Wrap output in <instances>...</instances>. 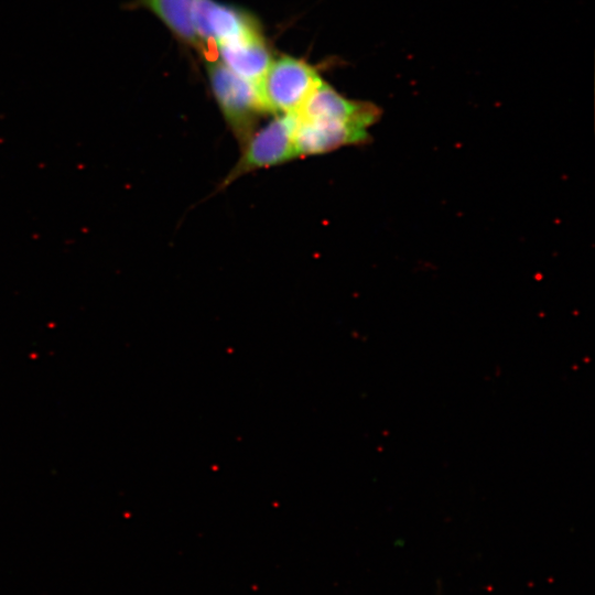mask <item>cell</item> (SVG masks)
I'll use <instances>...</instances> for the list:
<instances>
[{"mask_svg":"<svg viewBox=\"0 0 595 595\" xmlns=\"http://www.w3.org/2000/svg\"><path fill=\"white\" fill-rule=\"evenodd\" d=\"M207 75L217 106L240 147L267 113L257 85L235 74L219 60L208 61Z\"/></svg>","mask_w":595,"mask_h":595,"instance_id":"obj_1","label":"cell"},{"mask_svg":"<svg viewBox=\"0 0 595 595\" xmlns=\"http://www.w3.org/2000/svg\"><path fill=\"white\" fill-rule=\"evenodd\" d=\"M321 82L317 72L306 62L281 56L272 60L256 85L267 113L294 116Z\"/></svg>","mask_w":595,"mask_h":595,"instance_id":"obj_2","label":"cell"},{"mask_svg":"<svg viewBox=\"0 0 595 595\" xmlns=\"http://www.w3.org/2000/svg\"><path fill=\"white\" fill-rule=\"evenodd\" d=\"M240 149L237 162L219 183L218 191L225 190L251 172L299 159L294 142L293 116H274L269 122L258 127Z\"/></svg>","mask_w":595,"mask_h":595,"instance_id":"obj_3","label":"cell"},{"mask_svg":"<svg viewBox=\"0 0 595 595\" xmlns=\"http://www.w3.org/2000/svg\"><path fill=\"white\" fill-rule=\"evenodd\" d=\"M294 118V142L298 158L325 154L369 139L368 129L346 121L325 118Z\"/></svg>","mask_w":595,"mask_h":595,"instance_id":"obj_4","label":"cell"},{"mask_svg":"<svg viewBox=\"0 0 595 595\" xmlns=\"http://www.w3.org/2000/svg\"><path fill=\"white\" fill-rule=\"evenodd\" d=\"M192 21L202 47L205 44L217 47L259 29L244 11L214 0H195Z\"/></svg>","mask_w":595,"mask_h":595,"instance_id":"obj_5","label":"cell"},{"mask_svg":"<svg viewBox=\"0 0 595 595\" xmlns=\"http://www.w3.org/2000/svg\"><path fill=\"white\" fill-rule=\"evenodd\" d=\"M216 48L219 61L226 67L255 84L260 80L273 60L260 29Z\"/></svg>","mask_w":595,"mask_h":595,"instance_id":"obj_6","label":"cell"},{"mask_svg":"<svg viewBox=\"0 0 595 595\" xmlns=\"http://www.w3.org/2000/svg\"><path fill=\"white\" fill-rule=\"evenodd\" d=\"M195 0H132L127 8L144 9L154 14L176 37L202 48L192 21Z\"/></svg>","mask_w":595,"mask_h":595,"instance_id":"obj_7","label":"cell"}]
</instances>
